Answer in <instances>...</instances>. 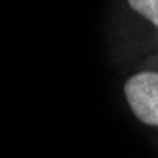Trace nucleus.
Listing matches in <instances>:
<instances>
[{"instance_id": "obj_1", "label": "nucleus", "mask_w": 158, "mask_h": 158, "mask_svg": "<svg viewBox=\"0 0 158 158\" xmlns=\"http://www.w3.org/2000/svg\"><path fill=\"white\" fill-rule=\"evenodd\" d=\"M128 105L143 124L158 128V73H137L124 84Z\"/></svg>"}, {"instance_id": "obj_2", "label": "nucleus", "mask_w": 158, "mask_h": 158, "mask_svg": "<svg viewBox=\"0 0 158 158\" xmlns=\"http://www.w3.org/2000/svg\"><path fill=\"white\" fill-rule=\"evenodd\" d=\"M128 4L131 10L158 27V0H128Z\"/></svg>"}]
</instances>
